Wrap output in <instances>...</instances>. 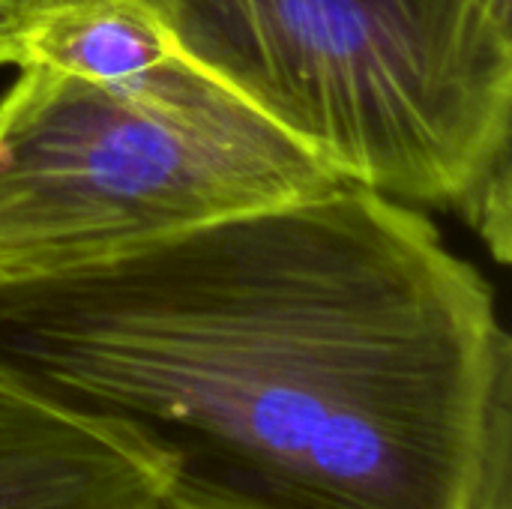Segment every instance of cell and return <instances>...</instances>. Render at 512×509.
<instances>
[{"label": "cell", "instance_id": "obj_1", "mask_svg": "<svg viewBox=\"0 0 512 509\" xmlns=\"http://www.w3.org/2000/svg\"><path fill=\"white\" fill-rule=\"evenodd\" d=\"M0 369L168 468L162 509H512V336L354 183L0 285Z\"/></svg>", "mask_w": 512, "mask_h": 509}, {"label": "cell", "instance_id": "obj_2", "mask_svg": "<svg viewBox=\"0 0 512 509\" xmlns=\"http://www.w3.org/2000/svg\"><path fill=\"white\" fill-rule=\"evenodd\" d=\"M342 183L512 246V0H147Z\"/></svg>", "mask_w": 512, "mask_h": 509}, {"label": "cell", "instance_id": "obj_3", "mask_svg": "<svg viewBox=\"0 0 512 509\" xmlns=\"http://www.w3.org/2000/svg\"><path fill=\"white\" fill-rule=\"evenodd\" d=\"M336 183L177 42L120 78L27 57L0 99V285L87 270Z\"/></svg>", "mask_w": 512, "mask_h": 509}, {"label": "cell", "instance_id": "obj_4", "mask_svg": "<svg viewBox=\"0 0 512 509\" xmlns=\"http://www.w3.org/2000/svg\"><path fill=\"white\" fill-rule=\"evenodd\" d=\"M165 489L144 441L0 369V509H141Z\"/></svg>", "mask_w": 512, "mask_h": 509}, {"label": "cell", "instance_id": "obj_5", "mask_svg": "<svg viewBox=\"0 0 512 509\" xmlns=\"http://www.w3.org/2000/svg\"><path fill=\"white\" fill-rule=\"evenodd\" d=\"M72 0H0V63H21L33 33Z\"/></svg>", "mask_w": 512, "mask_h": 509}, {"label": "cell", "instance_id": "obj_6", "mask_svg": "<svg viewBox=\"0 0 512 509\" xmlns=\"http://www.w3.org/2000/svg\"><path fill=\"white\" fill-rule=\"evenodd\" d=\"M141 509H162L159 504H150V507H141Z\"/></svg>", "mask_w": 512, "mask_h": 509}]
</instances>
